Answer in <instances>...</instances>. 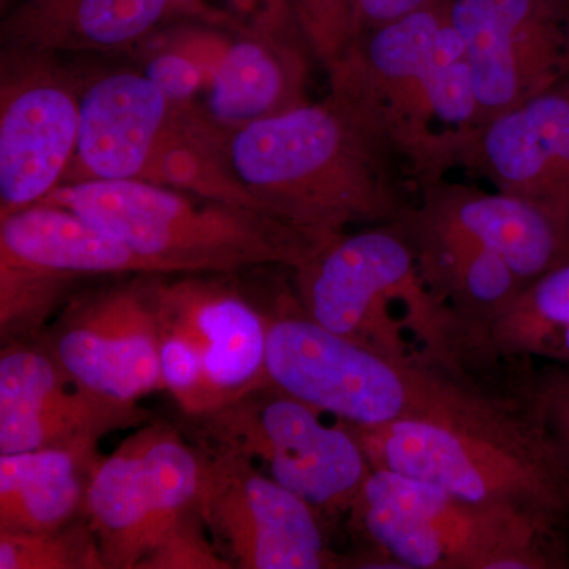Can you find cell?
<instances>
[{
	"label": "cell",
	"instance_id": "cell-1",
	"mask_svg": "<svg viewBox=\"0 0 569 569\" xmlns=\"http://www.w3.org/2000/svg\"><path fill=\"white\" fill-rule=\"evenodd\" d=\"M326 73L329 96L419 190L460 167L481 130L470 66L445 0L359 33Z\"/></svg>",
	"mask_w": 569,
	"mask_h": 569
},
{
	"label": "cell",
	"instance_id": "cell-2",
	"mask_svg": "<svg viewBox=\"0 0 569 569\" xmlns=\"http://www.w3.org/2000/svg\"><path fill=\"white\" fill-rule=\"evenodd\" d=\"M228 153L261 208L317 233L397 223L415 204L395 157L329 93L231 130Z\"/></svg>",
	"mask_w": 569,
	"mask_h": 569
},
{
	"label": "cell",
	"instance_id": "cell-3",
	"mask_svg": "<svg viewBox=\"0 0 569 569\" xmlns=\"http://www.w3.org/2000/svg\"><path fill=\"white\" fill-rule=\"evenodd\" d=\"M41 203L77 212L160 276L231 274L264 266L296 271L339 238L296 227L253 206L140 179L63 183Z\"/></svg>",
	"mask_w": 569,
	"mask_h": 569
},
{
	"label": "cell",
	"instance_id": "cell-4",
	"mask_svg": "<svg viewBox=\"0 0 569 569\" xmlns=\"http://www.w3.org/2000/svg\"><path fill=\"white\" fill-rule=\"evenodd\" d=\"M293 272L299 306L329 331L388 358L468 377L458 318L430 290L399 222L340 234Z\"/></svg>",
	"mask_w": 569,
	"mask_h": 569
},
{
	"label": "cell",
	"instance_id": "cell-5",
	"mask_svg": "<svg viewBox=\"0 0 569 569\" xmlns=\"http://www.w3.org/2000/svg\"><path fill=\"white\" fill-rule=\"evenodd\" d=\"M369 546V567L556 569L569 567L567 522L507 505L471 503L422 479L372 468L347 512Z\"/></svg>",
	"mask_w": 569,
	"mask_h": 569
},
{
	"label": "cell",
	"instance_id": "cell-6",
	"mask_svg": "<svg viewBox=\"0 0 569 569\" xmlns=\"http://www.w3.org/2000/svg\"><path fill=\"white\" fill-rule=\"evenodd\" d=\"M266 372L284 395L355 427L449 421L468 399L466 385L451 373L351 342L301 306L269 317Z\"/></svg>",
	"mask_w": 569,
	"mask_h": 569
},
{
	"label": "cell",
	"instance_id": "cell-7",
	"mask_svg": "<svg viewBox=\"0 0 569 569\" xmlns=\"http://www.w3.org/2000/svg\"><path fill=\"white\" fill-rule=\"evenodd\" d=\"M348 427L372 468L422 479L471 503L507 505L568 522L567 478L526 417L505 427L417 419Z\"/></svg>",
	"mask_w": 569,
	"mask_h": 569
},
{
	"label": "cell",
	"instance_id": "cell-8",
	"mask_svg": "<svg viewBox=\"0 0 569 569\" xmlns=\"http://www.w3.org/2000/svg\"><path fill=\"white\" fill-rule=\"evenodd\" d=\"M157 274L118 238L62 206L33 204L0 216V336L36 342L89 277Z\"/></svg>",
	"mask_w": 569,
	"mask_h": 569
},
{
	"label": "cell",
	"instance_id": "cell-9",
	"mask_svg": "<svg viewBox=\"0 0 569 569\" xmlns=\"http://www.w3.org/2000/svg\"><path fill=\"white\" fill-rule=\"evenodd\" d=\"M272 387L194 418L220 448L260 460L269 477L321 512H348L370 471L350 427Z\"/></svg>",
	"mask_w": 569,
	"mask_h": 569
},
{
	"label": "cell",
	"instance_id": "cell-10",
	"mask_svg": "<svg viewBox=\"0 0 569 569\" xmlns=\"http://www.w3.org/2000/svg\"><path fill=\"white\" fill-rule=\"evenodd\" d=\"M194 508L234 568L347 567L329 546L321 511L231 449L217 447L211 456H201Z\"/></svg>",
	"mask_w": 569,
	"mask_h": 569
},
{
	"label": "cell",
	"instance_id": "cell-11",
	"mask_svg": "<svg viewBox=\"0 0 569 569\" xmlns=\"http://www.w3.org/2000/svg\"><path fill=\"white\" fill-rule=\"evenodd\" d=\"M81 78L54 52L3 47L0 58V216L61 187L80 134Z\"/></svg>",
	"mask_w": 569,
	"mask_h": 569
},
{
	"label": "cell",
	"instance_id": "cell-12",
	"mask_svg": "<svg viewBox=\"0 0 569 569\" xmlns=\"http://www.w3.org/2000/svg\"><path fill=\"white\" fill-rule=\"evenodd\" d=\"M153 277L134 276L62 306L39 342L71 383L122 403H138L164 389Z\"/></svg>",
	"mask_w": 569,
	"mask_h": 569
},
{
	"label": "cell",
	"instance_id": "cell-13",
	"mask_svg": "<svg viewBox=\"0 0 569 569\" xmlns=\"http://www.w3.org/2000/svg\"><path fill=\"white\" fill-rule=\"evenodd\" d=\"M482 126L569 77V0H445Z\"/></svg>",
	"mask_w": 569,
	"mask_h": 569
},
{
	"label": "cell",
	"instance_id": "cell-14",
	"mask_svg": "<svg viewBox=\"0 0 569 569\" xmlns=\"http://www.w3.org/2000/svg\"><path fill=\"white\" fill-rule=\"evenodd\" d=\"M138 403L114 402L71 383L39 340L0 353V456L99 443L114 430L148 421Z\"/></svg>",
	"mask_w": 569,
	"mask_h": 569
},
{
	"label": "cell",
	"instance_id": "cell-15",
	"mask_svg": "<svg viewBox=\"0 0 569 569\" xmlns=\"http://www.w3.org/2000/svg\"><path fill=\"white\" fill-rule=\"evenodd\" d=\"M400 223L413 233L482 247L529 284L569 261V213L498 190L482 192L443 179L419 190Z\"/></svg>",
	"mask_w": 569,
	"mask_h": 569
},
{
	"label": "cell",
	"instance_id": "cell-16",
	"mask_svg": "<svg viewBox=\"0 0 569 569\" xmlns=\"http://www.w3.org/2000/svg\"><path fill=\"white\" fill-rule=\"evenodd\" d=\"M200 276H156L153 291L160 316L183 329L200 351L203 417L269 385V317L234 288Z\"/></svg>",
	"mask_w": 569,
	"mask_h": 569
},
{
	"label": "cell",
	"instance_id": "cell-17",
	"mask_svg": "<svg viewBox=\"0 0 569 569\" xmlns=\"http://www.w3.org/2000/svg\"><path fill=\"white\" fill-rule=\"evenodd\" d=\"M460 168L569 213V77L486 122Z\"/></svg>",
	"mask_w": 569,
	"mask_h": 569
},
{
	"label": "cell",
	"instance_id": "cell-18",
	"mask_svg": "<svg viewBox=\"0 0 569 569\" xmlns=\"http://www.w3.org/2000/svg\"><path fill=\"white\" fill-rule=\"evenodd\" d=\"M173 111L142 71H103L82 82L80 134L63 183L142 181Z\"/></svg>",
	"mask_w": 569,
	"mask_h": 569
},
{
	"label": "cell",
	"instance_id": "cell-19",
	"mask_svg": "<svg viewBox=\"0 0 569 569\" xmlns=\"http://www.w3.org/2000/svg\"><path fill=\"white\" fill-rule=\"evenodd\" d=\"M309 54L301 37L239 26L206 88L204 110L213 121L234 130L306 103Z\"/></svg>",
	"mask_w": 569,
	"mask_h": 569
},
{
	"label": "cell",
	"instance_id": "cell-20",
	"mask_svg": "<svg viewBox=\"0 0 569 569\" xmlns=\"http://www.w3.org/2000/svg\"><path fill=\"white\" fill-rule=\"evenodd\" d=\"M171 14L170 0H18L0 32L3 47L123 51L144 43Z\"/></svg>",
	"mask_w": 569,
	"mask_h": 569
},
{
	"label": "cell",
	"instance_id": "cell-21",
	"mask_svg": "<svg viewBox=\"0 0 569 569\" xmlns=\"http://www.w3.org/2000/svg\"><path fill=\"white\" fill-rule=\"evenodd\" d=\"M96 441L0 456V531H52L84 515Z\"/></svg>",
	"mask_w": 569,
	"mask_h": 569
},
{
	"label": "cell",
	"instance_id": "cell-22",
	"mask_svg": "<svg viewBox=\"0 0 569 569\" xmlns=\"http://www.w3.org/2000/svg\"><path fill=\"white\" fill-rule=\"evenodd\" d=\"M230 132L213 121L204 107L194 102L174 104L173 118L142 181L263 209L236 178L228 153Z\"/></svg>",
	"mask_w": 569,
	"mask_h": 569
},
{
	"label": "cell",
	"instance_id": "cell-23",
	"mask_svg": "<svg viewBox=\"0 0 569 569\" xmlns=\"http://www.w3.org/2000/svg\"><path fill=\"white\" fill-rule=\"evenodd\" d=\"M84 518L99 541L104 567L137 569L149 545V507L140 433L100 458L84 498Z\"/></svg>",
	"mask_w": 569,
	"mask_h": 569
},
{
	"label": "cell",
	"instance_id": "cell-24",
	"mask_svg": "<svg viewBox=\"0 0 569 569\" xmlns=\"http://www.w3.org/2000/svg\"><path fill=\"white\" fill-rule=\"evenodd\" d=\"M567 328L569 261L529 284L503 313L470 329L460 342V361L467 372L498 359L541 358Z\"/></svg>",
	"mask_w": 569,
	"mask_h": 569
},
{
	"label": "cell",
	"instance_id": "cell-25",
	"mask_svg": "<svg viewBox=\"0 0 569 569\" xmlns=\"http://www.w3.org/2000/svg\"><path fill=\"white\" fill-rule=\"evenodd\" d=\"M138 433L148 493L149 552L197 509L201 456L183 441L178 430L163 422L142 426Z\"/></svg>",
	"mask_w": 569,
	"mask_h": 569
},
{
	"label": "cell",
	"instance_id": "cell-26",
	"mask_svg": "<svg viewBox=\"0 0 569 569\" xmlns=\"http://www.w3.org/2000/svg\"><path fill=\"white\" fill-rule=\"evenodd\" d=\"M0 569H107L84 515L52 531H0Z\"/></svg>",
	"mask_w": 569,
	"mask_h": 569
},
{
	"label": "cell",
	"instance_id": "cell-27",
	"mask_svg": "<svg viewBox=\"0 0 569 569\" xmlns=\"http://www.w3.org/2000/svg\"><path fill=\"white\" fill-rule=\"evenodd\" d=\"M518 408L552 449L569 485V366L552 365L516 385Z\"/></svg>",
	"mask_w": 569,
	"mask_h": 569
},
{
	"label": "cell",
	"instance_id": "cell-28",
	"mask_svg": "<svg viewBox=\"0 0 569 569\" xmlns=\"http://www.w3.org/2000/svg\"><path fill=\"white\" fill-rule=\"evenodd\" d=\"M313 58L331 69L355 40L350 0H290Z\"/></svg>",
	"mask_w": 569,
	"mask_h": 569
},
{
	"label": "cell",
	"instance_id": "cell-29",
	"mask_svg": "<svg viewBox=\"0 0 569 569\" xmlns=\"http://www.w3.org/2000/svg\"><path fill=\"white\" fill-rule=\"evenodd\" d=\"M204 531L194 509L146 553L137 569H233Z\"/></svg>",
	"mask_w": 569,
	"mask_h": 569
},
{
	"label": "cell",
	"instance_id": "cell-30",
	"mask_svg": "<svg viewBox=\"0 0 569 569\" xmlns=\"http://www.w3.org/2000/svg\"><path fill=\"white\" fill-rule=\"evenodd\" d=\"M142 73L173 104L193 103L194 97L208 86L204 70L197 62L159 43H151V50L144 54Z\"/></svg>",
	"mask_w": 569,
	"mask_h": 569
},
{
	"label": "cell",
	"instance_id": "cell-31",
	"mask_svg": "<svg viewBox=\"0 0 569 569\" xmlns=\"http://www.w3.org/2000/svg\"><path fill=\"white\" fill-rule=\"evenodd\" d=\"M230 3L234 21L241 28L305 39L290 0H230Z\"/></svg>",
	"mask_w": 569,
	"mask_h": 569
},
{
	"label": "cell",
	"instance_id": "cell-32",
	"mask_svg": "<svg viewBox=\"0 0 569 569\" xmlns=\"http://www.w3.org/2000/svg\"><path fill=\"white\" fill-rule=\"evenodd\" d=\"M230 39L231 37L223 36L217 29L189 28L168 33L160 43L159 41L157 43L182 52L187 58L197 62L204 70L209 86L217 69H219L220 62H222Z\"/></svg>",
	"mask_w": 569,
	"mask_h": 569
},
{
	"label": "cell",
	"instance_id": "cell-33",
	"mask_svg": "<svg viewBox=\"0 0 569 569\" xmlns=\"http://www.w3.org/2000/svg\"><path fill=\"white\" fill-rule=\"evenodd\" d=\"M433 0H350L355 36L406 18Z\"/></svg>",
	"mask_w": 569,
	"mask_h": 569
},
{
	"label": "cell",
	"instance_id": "cell-34",
	"mask_svg": "<svg viewBox=\"0 0 569 569\" xmlns=\"http://www.w3.org/2000/svg\"><path fill=\"white\" fill-rule=\"evenodd\" d=\"M173 7V13L190 14V17L201 18L208 24H224L228 18L220 17L216 11L204 6V0H170Z\"/></svg>",
	"mask_w": 569,
	"mask_h": 569
},
{
	"label": "cell",
	"instance_id": "cell-35",
	"mask_svg": "<svg viewBox=\"0 0 569 569\" xmlns=\"http://www.w3.org/2000/svg\"><path fill=\"white\" fill-rule=\"evenodd\" d=\"M541 359H546L550 365L569 366V328L549 343Z\"/></svg>",
	"mask_w": 569,
	"mask_h": 569
}]
</instances>
